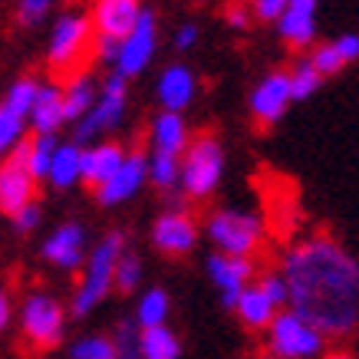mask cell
<instances>
[{
    "mask_svg": "<svg viewBox=\"0 0 359 359\" xmlns=\"http://www.w3.org/2000/svg\"><path fill=\"white\" fill-rule=\"evenodd\" d=\"M287 310L323 337L349 339L359 330V257L330 231H306L280 254Z\"/></svg>",
    "mask_w": 359,
    "mask_h": 359,
    "instance_id": "cell-1",
    "label": "cell"
},
{
    "mask_svg": "<svg viewBox=\"0 0 359 359\" xmlns=\"http://www.w3.org/2000/svg\"><path fill=\"white\" fill-rule=\"evenodd\" d=\"M126 250H129V244H126V234H122V231H109L96 248L89 250L86 264H83L79 287L73 290L69 316H76V320L89 316L112 290H116V264H119V257Z\"/></svg>",
    "mask_w": 359,
    "mask_h": 359,
    "instance_id": "cell-2",
    "label": "cell"
},
{
    "mask_svg": "<svg viewBox=\"0 0 359 359\" xmlns=\"http://www.w3.org/2000/svg\"><path fill=\"white\" fill-rule=\"evenodd\" d=\"M201 231L208 234L211 248L218 254H228V257L254 261L267 244V221L248 208H215Z\"/></svg>",
    "mask_w": 359,
    "mask_h": 359,
    "instance_id": "cell-3",
    "label": "cell"
},
{
    "mask_svg": "<svg viewBox=\"0 0 359 359\" xmlns=\"http://www.w3.org/2000/svg\"><path fill=\"white\" fill-rule=\"evenodd\" d=\"M224 165H228V155H224V145H221V139L215 132L191 135V145L182 155L178 191L185 198H191V201H208L221 188Z\"/></svg>",
    "mask_w": 359,
    "mask_h": 359,
    "instance_id": "cell-4",
    "label": "cell"
},
{
    "mask_svg": "<svg viewBox=\"0 0 359 359\" xmlns=\"http://www.w3.org/2000/svg\"><path fill=\"white\" fill-rule=\"evenodd\" d=\"M330 349V337L294 310H280L264 333V353L273 359H323Z\"/></svg>",
    "mask_w": 359,
    "mask_h": 359,
    "instance_id": "cell-5",
    "label": "cell"
},
{
    "mask_svg": "<svg viewBox=\"0 0 359 359\" xmlns=\"http://www.w3.org/2000/svg\"><path fill=\"white\" fill-rule=\"evenodd\" d=\"M66 320L69 310L63 306V300L46 290H33L27 294V300L20 304V337L23 343L36 353H50L63 343L66 337Z\"/></svg>",
    "mask_w": 359,
    "mask_h": 359,
    "instance_id": "cell-6",
    "label": "cell"
},
{
    "mask_svg": "<svg viewBox=\"0 0 359 359\" xmlns=\"http://www.w3.org/2000/svg\"><path fill=\"white\" fill-rule=\"evenodd\" d=\"M93 43H96L93 17L76 11L63 13L53 23V33H50V66H53V73L66 76V73L79 69L86 63V56L93 53Z\"/></svg>",
    "mask_w": 359,
    "mask_h": 359,
    "instance_id": "cell-7",
    "label": "cell"
},
{
    "mask_svg": "<svg viewBox=\"0 0 359 359\" xmlns=\"http://www.w3.org/2000/svg\"><path fill=\"white\" fill-rule=\"evenodd\" d=\"M280 310H287V283L277 267L257 273V280L238 297V306H234L241 327L250 333H267Z\"/></svg>",
    "mask_w": 359,
    "mask_h": 359,
    "instance_id": "cell-8",
    "label": "cell"
},
{
    "mask_svg": "<svg viewBox=\"0 0 359 359\" xmlns=\"http://www.w3.org/2000/svg\"><path fill=\"white\" fill-rule=\"evenodd\" d=\"M129 79L122 73H109L106 83L99 86V99L96 106L89 109V116L83 122H76V132H73V142L76 145H93L99 135L119 129V122L126 119V102H129Z\"/></svg>",
    "mask_w": 359,
    "mask_h": 359,
    "instance_id": "cell-9",
    "label": "cell"
},
{
    "mask_svg": "<svg viewBox=\"0 0 359 359\" xmlns=\"http://www.w3.org/2000/svg\"><path fill=\"white\" fill-rule=\"evenodd\" d=\"M290 106H294V89H290V73L287 69H271L250 86L248 112L254 126H261V129L277 126L290 112Z\"/></svg>",
    "mask_w": 359,
    "mask_h": 359,
    "instance_id": "cell-10",
    "label": "cell"
},
{
    "mask_svg": "<svg viewBox=\"0 0 359 359\" xmlns=\"http://www.w3.org/2000/svg\"><path fill=\"white\" fill-rule=\"evenodd\" d=\"M30 139H23L4 162H0V215L17 218L23 208L36 201V178L27 168Z\"/></svg>",
    "mask_w": 359,
    "mask_h": 359,
    "instance_id": "cell-11",
    "label": "cell"
},
{
    "mask_svg": "<svg viewBox=\"0 0 359 359\" xmlns=\"http://www.w3.org/2000/svg\"><path fill=\"white\" fill-rule=\"evenodd\" d=\"M198 238H201V224L182 205H172L168 211H162L152 224V244L165 257H185V254H191L198 248Z\"/></svg>",
    "mask_w": 359,
    "mask_h": 359,
    "instance_id": "cell-12",
    "label": "cell"
},
{
    "mask_svg": "<svg viewBox=\"0 0 359 359\" xmlns=\"http://www.w3.org/2000/svg\"><path fill=\"white\" fill-rule=\"evenodd\" d=\"M205 271H208V280L215 283L224 310H231V313L238 306V297L257 280V264L254 261H248V257H228V254H218V250L208 254Z\"/></svg>",
    "mask_w": 359,
    "mask_h": 359,
    "instance_id": "cell-13",
    "label": "cell"
},
{
    "mask_svg": "<svg viewBox=\"0 0 359 359\" xmlns=\"http://www.w3.org/2000/svg\"><path fill=\"white\" fill-rule=\"evenodd\" d=\"M155 46H158V23H155V13L142 11L135 30L122 40L119 60H116V73H122L126 79L145 73L149 63H152V56H155Z\"/></svg>",
    "mask_w": 359,
    "mask_h": 359,
    "instance_id": "cell-14",
    "label": "cell"
},
{
    "mask_svg": "<svg viewBox=\"0 0 359 359\" xmlns=\"http://www.w3.org/2000/svg\"><path fill=\"white\" fill-rule=\"evenodd\" d=\"M145 182H149V155L135 149V152L126 155V162H122L119 172L112 175L102 188H96L93 195H96V201L102 208H116V205L132 201V198L145 188Z\"/></svg>",
    "mask_w": 359,
    "mask_h": 359,
    "instance_id": "cell-15",
    "label": "cell"
},
{
    "mask_svg": "<svg viewBox=\"0 0 359 359\" xmlns=\"http://www.w3.org/2000/svg\"><path fill=\"white\" fill-rule=\"evenodd\" d=\"M89 257V238L79 221H66L43 241V261L60 271H79Z\"/></svg>",
    "mask_w": 359,
    "mask_h": 359,
    "instance_id": "cell-16",
    "label": "cell"
},
{
    "mask_svg": "<svg viewBox=\"0 0 359 359\" xmlns=\"http://www.w3.org/2000/svg\"><path fill=\"white\" fill-rule=\"evenodd\" d=\"M316 27H320V0H290L277 20V36L290 50L306 53L316 43Z\"/></svg>",
    "mask_w": 359,
    "mask_h": 359,
    "instance_id": "cell-17",
    "label": "cell"
},
{
    "mask_svg": "<svg viewBox=\"0 0 359 359\" xmlns=\"http://www.w3.org/2000/svg\"><path fill=\"white\" fill-rule=\"evenodd\" d=\"M155 96H158V106L162 112H182L195 102L198 96V76L195 69L185 63H172L162 69V76L155 83Z\"/></svg>",
    "mask_w": 359,
    "mask_h": 359,
    "instance_id": "cell-18",
    "label": "cell"
},
{
    "mask_svg": "<svg viewBox=\"0 0 359 359\" xmlns=\"http://www.w3.org/2000/svg\"><path fill=\"white\" fill-rule=\"evenodd\" d=\"M304 56L313 63V69L323 79L339 76L343 69L359 63V33H339L327 43H313Z\"/></svg>",
    "mask_w": 359,
    "mask_h": 359,
    "instance_id": "cell-19",
    "label": "cell"
},
{
    "mask_svg": "<svg viewBox=\"0 0 359 359\" xmlns=\"http://www.w3.org/2000/svg\"><path fill=\"white\" fill-rule=\"evenodd\" d=\"M93 27L102 36H116V40H126L135 23L142 17V4L139 0H96L93 4Z\"/></svg>",
    "mask_w": 359,
    "mask_h": 359,
    "instance_id": "cell-20",
    "label": "cell"
},
{
    "mask_svg": "<svg viewBox=\"0 0 359 359\" xmlns=\"http://www.w3.org/2000/svg\"><path fill=\"white\" fill-rule=\"evenodd\" d=\"M126 155L129 152L122 149L119 142H93V145H83V182L93 191L102 188L122 168Z\"/></svg>",
    "mask_w": 359,
    "mask_h": 359,
    "instance_id": "cell-21",
    "label": "cell"
},
{
    "mask_svg": "<svg viewBox=\"0 0 359 359\" xmlns=\"http://www.w3.org/2000/svg\"><path fill=\"white\" fill-rule=\"evenodd\" d=\"M149 142H152V152L182 158L185 149L191 145V129H188L185 116L182 112H158L152 119V129H149Z\"/></svg>",
    "mask_w": 359,
    "mask_h": 359,
    "instance_id": "cell-22",
    "label": "cell"
},
{
    "mask_svg": "<svg viewBox=\"0 0 359 359\" xmlns=\"http://www.w3.org/2000/svg\"><path fill=\"white\" fill-rule=\"evenodd\" d=\"M66 122V106H63V89L50 83V86H40L36 93V102L30 109V126L36 135H56L60 126Z\"/></svg>",
    "mask_w": 359,
    "mask_h": 359,
    "instance_id": "cell-23",
    "label": "cell"
},
{
    "mask_svg": "<svg viewBox=\"0 0 359 359\" xmlns=\"http://www.w3.org/2000/svg\"><path fill=\"white\" fill-rule=\"evenodd\" d=\"M46 182L53 188H60V191L73 188L76 182H83V145H76V142H60Z\"/></svg>",
    "mask_w": 359,
    "mask_h": 359,
    "instance_id": "cell-24",
    "label": "cell"
},
{
    "mask_svg": "<svg viewBox=\"0 0 359 359\" xmlns=\"http://www.w3.org/2000/svg\"><path fill=\"white\" fill-rule=\"evenodd\" d=\"M99 86L89 73H76L63 89V106H66V122H83L89 116V109L96 106Z\"/></svg>",
    "mask_w": 359,
    "mask_h": 359,
    "instance_id": "cell-25",
    "label": "cell"
},
{
    "mask_svg": "<svg viewBox=\"0 0 359 359\" xmlns=\"http://www.w3.org/2000/svg\"><path fill=\"white\" fill-rule=\"evenodd\" d=\"M168 316H172V297H168L165 287H149V290H142L139 304H135V327L139 330L168 327Z\"/></svg>",
    "mask_w": 359,
    "mask_h": 359,
    "instance_id": "cell-26",
    "label": "cell"
},
{
    "mask_svg": "<svg viewBox=\"0 0 359 359\" xmlns=\"http://www.w3.org/2000/svg\"><path fill=\"white\" fill-rule=\"evenodd\" d=\"M142 359H182V339L172 327L142 330Z\"/></svg>",
    "mask_w": 359,
    "mask_h": 359,
    "instance_id": "cell-27",
    "label": "cell"
},
{
    "mask_svg": "<svg viewBox=\"0 0 359 359\" xmlns=\"http://www.w3.org/2000/svg\"><path fill=\"white\" fill-rule=\"evenodd\" d=\"M290 73V89H294V102H306V99H313L320 89H323V83L327 79L320 76L313 69V63L306 60V56H297L294 66L287 69Z\"/></svg>",
    "mask_w": 359,
    "mask_h": 359,
    "instance_id": "cell-28",
    "label": "cell"
},
{
    "mask_svg": "<svg viewBox=\"0 0 359 359\" xmlns=\"http://www.w3.org/2000/svg\"><path fill=\"white\" fill-rule=\"evenodd\" d=\"M149 182H152L158 191H178V182H182V158L152 152L149 155Z\"/></svg>",
    "mask_w": 359,
    "mask_h": 359,
    "instance_id": "cell-29",
    "label": "cell"
},
{
    "mask_svg": "<svg viewBox=\"0 0 359 359\" xmlns=\"http://www.w3.org/2000/svg\"><path fill=\"white\" fill-rule=\"evenodd\" d=\"M60 149L56 135H33L30 139V155H27V168L36 182H46L50 178V165H53V155Z\"/></svg>",
    "mask_w": 359,
    "mask_h": 359,
    "instance_id": "cell-30",
    "label": "cell"
},
{
    "mask_svg": "<svg viewBox=\"0 0 359 359\" xmlns=\"http://www.w3.org/2000/svg\"><path fill=\"white\" fill-rule=\"evenodd\" d=\"M36 93H40V83H36L33 76H23V79H17L7 93H4L0 106H7V109L17 112L20 119L30 122V109H33V102H36Z\"/></svg>",
    "mask_w": 359,
    "mask_h": 359,
    "instance_id": "cell-31",
    "label": "cell"
},
{
    "mask_svg": "<svg viewBox=\"0 0 359 359\" xmlns=\"http://www.w3.org/2000/svg\"><path fill=\"white\" fill-rule=\"evenodd\" d=\"M142 277H145V264L135 250H126L116 264V294H126L129 297L132 290H139Z\"/></svg>",
    "mask_w": 359,
    "mask_h": 359,
    "instance_id": "cell-32",
    "label": "cell"
},
{
    "mask_svg": "<svg viewBox=\"0 0 359 359\" xmlns=\"http://www.w3.org/2000/svg\"><path fill=\"white\" fill-rule=\"evenodd\" d=\"M27 126H30L27 119H20L7 106H0V155H11L27 139Z\"/></svg>",
    "mask_w": 359,
    "mask_h": 359,
    "instance_id": "cell-33",
    "label": "cell"
},
{
    "mask_svg": "<svg viewBox=\"0 0 359 359\" xmlns=\"http://www.w3.org/2000/svg\"><path fill=\"white\" fill-rule=\"evenodd\" d=\"M112 346H116V359H142V330L132 320H122L112 333Z\"/></svg>",
    "mask_w": 359,
    "mask_h": 359,
    "instance_id": "cell-34",
    "label": "cell"
},
{
    "mask_svg": "<svg viewBox=\"0 0 359 359\" xmlns=\"http://www.w3.org/2000/svg\"><path fill=\"white\" fill-rule=\"evenodd\" d=\"M69 359H116V346H112V337H102V333H89V337L76 339L73 349H69Z\"/></svg>",
    "mask_w": 359,
    "mask_h": 359,
    "instance_id": "cell-35",
    "label": "cell"
},
{
    "mask_svg": "<svg viewBox=\"0 0 359 359\" xmlns=\"http://www.w3.org/2000/svg\"><path fill=\"white\" fill-rule=\"evenodd\" d=\"M53 4L56 0H17V20L23 27H36L46 13L53 11Z\"/></svg>",
    "mask_w": 359,
    "mask_h": 359,
    "instance_id": "cell-36",
    "label": "cell"
},
{
    "mask_svg": "<svg viewBox=\"0 0 359 359\" xmlns=\"http://www.w3.org/2000/svg\"><path fill=\"white\" fill-rule=\"evenodd\" d=\"M287 4L290 0H248L254 20H261V23H277L283 17V11H287Z\"/></svg>",
    "mask_w": 359,
    "mask_h": 359,
    "instance_id": "cell-37",
    "label": "cell"
},
{
    "mask_svg": "<svg viewBox=\"0 0 359 359\" xmlns=\"http://www.w3.org/2000/svg\"><path fill=\"white\" fill-rule=\"evenodd\" d=\"M40 221H43V208H40V201H30V205L13 218V231H17V234H30V231L40 228Z\"/></svg>",
    "mask_w": 359,
    "mask_h": 359,
    "instance_id": "cell-38",
    "label": "cell"
},
{
    "mask_svg": "<svg viewBox=\"0 0 359 359\" xmlns=\"http://www.w3.org/2000/svg\"><path fill=\"white\" fill-rule=\"evenodd\" d=\"M119 50H122V40H116V36H102V33H96V43H93V56H96V60H106V63H116V60H119Z\"/></svg>",
    "mask_w": 359,
    "mask_h": 359,
    "instance_id": "cell-39",
    "label": "cell"
},
{
    "mask_svg": "<svg viewBox=\"0 0 359 359\" xmlns=\"http://www.w3.org/2000/svg\"><path fill=\"white\" fill-rule=\"evenodd\" d=\"M224 17H228V23L234 30H248L250 20H254V13H250L248 4H231L228 11H224Z\"/></svg>",
    "mask_w": 359,
    "mask_h": 359,
    "instance_id": "cell-40",
    "label": "cell"
},
{
    "mask_svg": "<svg viewBox=\"0 0 359 359\" xmlns=\"http://www.w3.org/2000/svg\"><path fill=\"white\" fill-rule=\"evenodd\" d=\"M198 36H201V30H198V23H185V27H178V33H175V50H191V46L198 43Z\"/></svg>",
    "mask_w": 359,
    "mask_h": 359,
    "instance_id": "cell-41",
    "label": "cell"
},
{
    "mask_svg": "<svg viewBox=\"0 0 359 359\" xmlns=\"http://www.w3.org/2000/svg\"><path fill=\"white\" fill-rule=\"evenodd\" d=\"M11 316H13V304H11V294L0 287V333L11 327Z\"/></svg>",
    "mask_w": 359,
    "mask_h": 359,
    "instance_id": "cell-42",
    "label": "cell"
},
{
    "mask_svg": "<svg viewBox=\"0 0 359 359\" xmlns=\"http://www.w3.org/2000/svg\"><path fill=\"white\" fill-rule=\"evenodd\" d=\"M323 359H359V356L353 353V349H330Z\"/></svg>",
    "mask_w": 359,
    "mask_h": 359,
    "instance_id": "cell-43",
    "label": "cell"
},
{
    "mask_svg": "<svg viewBox=\"0 0 359 359\" xmlns=\"http://www.w3.org/2000/svg\"><path fill=\"white\" fill-rule=\"evenodd\" d=\"M257 359H273V356H267V353H264V356H257Z\"/></svg>",
    "mask_w": 359,
    "mask_h": 359,
    "instance_id": "cell-44",
    "label": "cell"
}]
</instances>
